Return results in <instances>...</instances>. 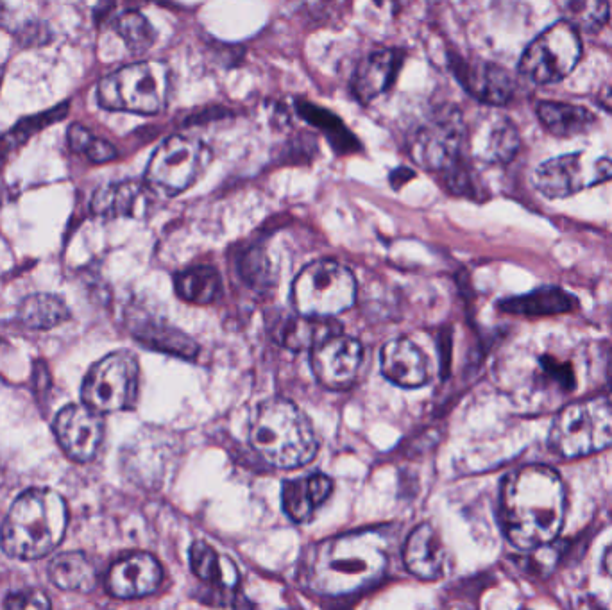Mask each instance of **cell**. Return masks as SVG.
I'll list each match as a JSON object with an SVG mask.
<instances>
[{
    "label": "cell",
    "instance_id": "6da1fadb",
    "mask_svg": "<svg viewBox=\"0 0 612 610\" xmlns=\"http://www.w3.org/2000/svg\"><path fill=\"white\" fill-rule=\"evenodd\" d=\"M564 516L566 489L550 467H523L503 482V530L519 550L552 543L561 534Z\"/></svg>",
    "mask_w": 612,
    "mask_h": 610
},
{
    "label": "cell",
    "instance_id": "7a4b0ae2",
    "mask_svg": "<svg viewBox=\"0 0 612 610\" xmlns=\"http://www.w3.org/2000/svg\"><path fill=\"white\" fill-rule=\"evenodd\" d=\"M67 525V503L58 492L29 489L11 505L0 530V546L13 559H42L60 546Z\"/></svg>",
    "mask_w": 612,
    "mask_h": 610
},
{
    "label": "cell",
    "instance_id": "3957f363",
    "mask_svg": "<svg viewBox=\"0 0 612 610\" xmlns=\"http://www.w3.org/2000/svg\"><path fill=\"white\" fill-rule=\"evenodd\" d=\"M387 562L378 532L342 535L321 544L312 562V584L324 594H348L374 582Z\"/></svg>",
    "mask_w": 612,
    "mask_h": 610
},
{
    "label": "cell",
    "instance_id": "277c9868",
    "mask_svg": "<svg viewBox=\"0 0 612 610\" xmlns=\"http://www.w3.org/2000/svg\"><path fill=\"white\" fill-rule=\"evenodd\" d=\"M249 442L265 462L281 469L305 466L319 442L308 417L289 399L260 403L249 424Z\"/></svg>",
    "mask_w": 612,
    "mask_h": 610
},
{
    "label": "cell",
    "instance_id": "5b68a950",
    "mask_svg": "<svg viewBox=\"0 0 612 610\" xmlns=\"http://www.w3.org/2000/svg\"><path fill=\"white\" fill-rule=\"evenodd\" d=\"M172 72L163 61H138L102 77L97 101L110 111L156 115L167 108Z\"/></svg>",
    "mask_w": 612,
    "mask_h": 610
},
{
    "label": "cell",
    "instance_id": "8992f818",
    "mask_svg": "<svg viewBox=\"0 0 612 610\" xmlns=\"http://www.w3.org/2000/svg\"><path fill=\"white\" fill-rule=\"evenodd\" d=\"M612 446V405L589 398L562 408L550 430V448L562 458L589 457Z\"/></svg>",
    "mask_w": 612,
    "mask_h": 610
},
{
    "label": "cell",
    "instance_id": "52a82bcc",
    "mask_svg": "<svg viewBox=\"0 0 612 610\" xmlns=\"http://www.w3.org/2000/svg\"><path fill=\"white\" fill-rule=\"evenodd\" d=\"M355 297L353 272L332 260L306 265L292 285V303L301 315L335 317L351 308Z\"/></svg>",
    "mask_w": 612,
    "mask_h": 610
},
{
    "label": "cell",
    "instance_id": "ba28073f",
    "mask_svg": "<svg viewBox=\"0 0 612 610\" xmlns=\"http://www.w3.org/2000/svg\"><path fill=\"white\" fill-rule=\"evenodd\" d=\"M210 161V147L196 136H169L149 160L145 181L154 192L174 197L192 187Z\"/></svg>",
    "mask_w": 612,
    "mask_h": 610
},
{
    "label": "cell",
    "instance_id": "9c48e42d",
    "mask_svg": "<svg viewBox=\"0 0 612 610\" xmlns=\"http://www.w3.org/2000/svg\"><path fill=\"white\" fill-rule=\"evenodd\" d=\"M580 56L578 31L562 20L528 45L519 61V72L536 85H553L570 76Z\"/></svg>",
    "mask_w": 612,
    "mask_h": 610
},
{
    "label": "cell",
    "instance_id": "30bf717a",
    "mask_svg": "<svg viewBox=\"0 0 612 610\" xmlns=\"http://www.w3.org/2000/svg\"><path fill=\"white\" fill-rule=\"evenodd\" d=\"M138 389V362L128 351L104 356L86 374L81 396L97 414L126 410L135 403Z\"/></svg>",
    "mask_w": 612,
    "mask_h": 610
},
{
    "label": "cell",
    "instance_id": "8fae6325",
    "mask_svg": "<svg viewBox=\"0 0 612 610\" xmlns=\"http://www.w3.org/2000/svg\"><path fill=\"white\" fill-rule=\"evenodd\" d=\"M609 179H612V158L575 153L539 165L534 181L541 194L550 199H562Z\"/></svg>",
    "mask_w": 612,
    "mask_h": 610
},
{
    "label": "cell",
    "instance_id": "7c38bea8",
    "mask_svg": "<svg viewBox=\"0 0 612 610\" xmlns=\"http://www.w3.org/2000/svg\"><path fill=\"white\" fill-rule=\"evenodd\" d=\"M464 144L466 126L459 111L442 108L414 133L410 154L417 165L446 172L460 163Z\"/></svg>",
    "mask_w": 612,
    "mask_h": 610
},
{
    "label": "cell",
    "instance_id": "4fadbf2b",
    "mask_svg": "<svg viewBox=\"0 0 612 610\" xmlns=\"http://www.w3.org/2000/svg\"><path fill=\"white\" fill-rule=\"evenodd\" d=\"M364 349L358 340L342 333L312 349V371L326 389L344 390L357 380Z\"/></svg>",
    "mask_w": 612,
    "mask_h": 610
},
{
    "label": "cell",
    "instance_id": "5bb4252c",
    "mask_svg": "<svg viewBox=\"0 0 612 610\" xmlns=\"http://www.w3.org/2000/svg\"><path fill=\"white\" fill-rule=\"evenodd\" d=\"M54 433L61 450L76 462H88L101 446L104 426L101 414L88 405H68L54 421Z\"/></svg>",
    "mask_w": 612,
    "mask_h": 610
},
{
    "label": "cell",
    "instance_id": "9a60e30c",
    "mask_svg": "<svg viewBox=\"0 0 612 610\" xmlns=\"http://www.w3.org/2000/svg\"><path fill=\"white\" fill-rule=\"evenodd\" d=\"M162 578V566L153 555L131 553L111 566L106 577V589L111 596L122 600L144 598L158 591Z\"/></svg>",
    "mask_w": 612,
    "mask_h": 610
},
{
    "label": "cell",
    "instance_id": "2e32d148",
    "mask_svg": "<svg viewBox=\"0 0 612 610\" xmlns=\"http://www.w3.org/2000/svg\"><path fill=\"white\" fill-rule=\"evenodd\" d=\"M451 68L460 81L478 101L485 104H507L514 94V83L509 72L485 61L451 60Z\"/></svg>",
    "mask_w": 612,
    "mask_h": 610
},
{
    "label": "cell",
    "instance_id": "e0dca14e",
    "mask_svg": "<svg viewBox=\"0 0 612 610\" xmlns=\"http://www.w3.org/2000/svg\"><path fill=\"white\" fill-rule=\"evenodd\" d=\"M519 145L518 129L500 115L482 120L469 138L471 153L485 163H509L518 154Z\"/></svg>",
    "mask_w": 612,
    "mask_h": 610
},
{
    "label": "cell",
    "instance_id": "ac0fdd59",
    "mask_svg": "<svg viewBox=\"0 0 612 610\" xmlns=\"http://www.w3.org/2000/svg\"><path fill=\"white\" fill-rule=\"evenodd\" d=\"M382 373L398 387L417 389L428 380L426 356L412 340H391L382 349Z\"/></svg>",
    "mask_w": 612,
    "mask_h": 610
},
{
    "label": "cell",
    "instance_id": "d6986e66",
    "mask_svg": "<svg viewBox=\"0 0 612 610\" xmlns=\"http://www.w3.org/2000/svg\"><path fill=\"white\" fill-rule=\"evenodd\" d=\"M333 482L326 475L315 473L306 478H296L283 483L281 501L287 516L296 523H305L314 516L317 507L330 498Z\"/></svg>",
    "mask_w": 612,
    "mask_h": 610
},
{
    "label": "cell",
    "instance_id": "ffe728a7",
    "mask_svg": "<svg viewBox=\"0 0 612 610\" xmlns=\"http://www.w3.org/2000/svg\"><path fill=\"white\" fill-rule=\"evenodd\" d=\"M401 54L392 49L369 54L366 60L358 65L357 72L353 76V94L360 102H371L378 95L389 90L392 79L400 70Z\"/></svg>",
    "mask_w": 612,
    "mask_h": 610
},
{
    "label": "cell",
    "instance_id": "44dd1931",
    "mask_svg": "<svg viewBox=\"0 0 612 610\" xmlns=\"http://www.w3.org/2000/svg\"><path fill=\"white\" fill-rule=\"evenodd\" d=\"M403 560L408 571L421 580H435L444 569V548L441 539L430 525H419L408 535Z\"/></svg>",
    "mask_w": 612,
    "mask_h": 610
},
{
    "label": "cell",
    "instance_id": "7402d4cb",
    "mask_svg": "<svg viewBox=\"0 0 612 610\" xmlns=\"http://www.w3.org/2000/svg\"><path fill=\"white\" fill-rule=\"evenodd\" d=\"M147 188L136 181L104 185L95 192L92 212L101 217H136L144 212Z\"/></svg>",
    "mask_w": 612,
    "mask_h": 610
},
{
    "label": "cell",
    "instance_id": "603a6c76",
    "mask_svg": "<svg viewBox=\"0 0 612 610\" xmlns=\"http://www.w3.org/2000/svg\"><path fill=\"white\" fill-rule=\"evenodd\" d=\"M337 333H342V328L333 317L299 314L281 328L278 340L283 348L299 353V351H312L319 344H323L324 340L332 339Z\"/></svg>",
    "mask_w": 612,
    "mask_h": 610
},
{
    "label": "cell",
    "instance_id": "cb8c5ba5",
    "mask_svg": "<svg viewBox=\"0 0 612 610\" xmlns=\"http://www.w3.org/2000/svg\"><path fill=\"white\" fill-rule=\"evenodd\" d=\"M537 115L544 128L561 138L584 135L595 126V115L591 111L568 102H541Z\"/></svg>",
    "mask_w": 612,
    "mask_h": 610
},
{
    "label": "cell",
    "instance_id": "d4e9b609",
    "mask_svg": "<svg viewBox=\"0 0 612 610\" xmlns=\"http://www.w3.org/2000/svg\"><path fill=\"white\" fill-rule=\"evenodd\" d=\"M49 577L56 587L72 593H92L97 585L95 566L81 551L58 555L49 566Z\"/></svg>",
    "mask_w": 612,
    "mask_h": 610
},
{
    "label": "cell",
    "instance_id": "484cf974",
    "mask_svg": "<svg viewBox=\"0 0 612 610\" xmlns=\"http://www.w3.org/2000/svg\"><path fill=\"white\" fill-rule=\"evenodd\" d=\"M68 110H70V104L61 102L60 106H56V108L18 120L17 124L9 129L8 133L0 135V167H4L11 158V154L17 153L18 149L22 145H26L34 135H38L43 129L65 119Z\"/></svg>",
    "mask_w": 612,
    "mask_h": 610
},
{
    "label": "cell",
    "instance_id": "4316f807",
    "mask_svg": "<svg viewBox=\"0 0 612 610\" xmlns=\"http://www.w3.org/2000/svg\"><path fill=\"white\" fill-rule=\"evenodd\" d=\"M577 306V299L557 287L534 290L527 296L514 297L503 301L505 312L519 315H555L571 312Z\"/></svg>",
    "mask_w": 612,
    "mask_h": 610
},
{
    "label": "cell",
    "instance_id": "83f0119b",
    "mask_svg": "<svg viewBox=\"0 0 612 610\" xmlns=\"http://www.w3.org/2000/svg\"><path fill=\"white\" fill-rule=\"evenodd\" d=\"M190 566L203 582L217 585L221 589L237 587V568L226 557H219V553L203 541H196L190 546Z\"/></svg>",
    "mask_w": 612,
    "mask_h": 610
},
{
    "label": "cell",
    "instance_id": "f1b7e54d",
    "mask_svg": "<svg viewBox=\"0 0 612 610\" xmlns=\"http://www.w3.org/2000/svg\"><path fill=\"white\" fill-rule=\"evenodd\" d=\"M70 317L65 301L52 294H33L18 306V319L33 330H51Z\"/></svg>",
    "mask_w": 612,
    "mask_h": 610
},
{
    "label": "cell",
    "instance_id": "f546056e",
    "mask_svg": "<svg viewBox=\"0 0 612 610\" xmlns=\"http://www.w3.org/2000/svg\"><path fill=\"white\" fill-rule=\"evenodd\" d=\"M221 280L213 267H192L176 278V292L194 305H208L219 294Z\"/></svg>",
    "mask_w": 612,
    "mask_h": 610
},
{
    "label": "cell",
    "instance_id": "4dcf8cb0",
    "mask_svg": "<svg viewBox=\"0 0 612 610\" xmlns=\"http://www.w3.org/2000/svg\"><path fill=\"white\" fill-rule=\"evenodd\" d=\"M564 22L577 31L593 33L609 20V0H559Z\"/></svg>",
    "mask_w": 612,
    "mask_h": 610
},
{
    "label": "cell",
    "instance_id": "1f68e13d",
    "mask_svg": "<svg viewBox=\"0 0 612 610\" xmlns=\"http://www.w3.org/2000/svg\"><path fill=\"white\" fill-rule=\"evenodd\" d=\"M113 31L119 34L120 40L135 56L149 51L156 40V33H154L151 22L135 9L122 11L120 15L113 18Z\"/></svg>",
    "mask_w": 612,
    "mask_h": 610
},
{
    "label": "cell",
    "instance_id": "d6a6232c",
    "mask_svg": "<svg viewBox=\"0 0 612 610\" xmlns=\"http://www.w3.org/2000/svg\"><path fill=\"white\" fill-rule=\"evenodd\" d=\"M68 147L77 154H85L88 160L92 163H108V161L117 158V149L102 140L99 136H95L90 129L74 124L68 129Z\"/></svg>",
    "mask_w": 612,
    "mask_h": 610
},
{
    "label": "cell",
    "instance_id": "836d02e7",
    "mask_svg": "<svg viewBox=\"0 0 612 610\" xmlns=\"http://www.w3.org/2000/svg\"><path fill=\"white\" fill-rule=\"evenodd\" d=\"M4 607H6V609L13 610H45L51 609V600H49V598H47V594L42 593V591H36V589H24V591L9 594L8 600L4 602Z\"/></svg>",
    "mask_w": 612,
    "mask_h": 610
},
{
    "label": "cell",
    "instance_id": "e575fe53",
    "mask_svg": "<svg viewBox=\"0 0 612 610\" xmlns=\"http://www.w3.org/2000/svg\"><path fill=\"white\" fill-rule=\"evenodd\" d=\"M299 113L303 115V119L308 120L310 124H314L317 128H323L328 133H339V135L348 136L344 126L340 124L339 119H335L332 113L315 108L314 104L305 102L303 106H299Z\"/></svg>",
    "mask_w": 612,
    "mask_h": 610
},
{
    "label": "cell",
    "instance_id": "d590c367",
    "mask_svg": "<svg viewBox=\"0 0 612 610\" xmlns=\"http://www.w3.org/2000/svg\"><path fill=\"white\" fill-rule=\"evenodd\" d=\"M17 38L22 47H34V45H45L51 42L52 34L49 27L42 22H33V24H26L22 29H18Z\"/></svg>",
    "mask_w": 612,
    "mask_h": 610
},
{
    "label": "cell",
    "instance_id": "8d00e7d4",
    "mask_svg": "<svg viewBox=\"0 0 612 610\" xmlns=\"http://www.w3.org/2000/svg\"><path fill=\"white\" fill-rule=\"evenodd\" d=\"M604 568L607 571V575L612 578V544L605 551Z\"/></svg>",
    "mask_w": 612,
    "mask_h": 610
},
{
    "label": "cell",
    "instance_id": "74e56055",
    "mask_svg": "<svg viewBox=\"0 0 612 610\" xmlns=\"http://www.w3.org/2000/svg\"><path fill=\"white\" fill-rule=\"evenodd\" d=\"M6 20H8V13H6L4 4L0 2V26H4V24H6Z\"/></svg>",
    "mask_w": 612,
    "mask_h": 610
},
{
    "label": "cell",
    "instance_id": "f35d334b",
    "mask_svg": "<svg viewBox=\"0 0 612 610\" xmlns=\"http://www.w3.org/2000/svg\"><path fill=\"white\" fill-rule=\"evenodd\" d=\"M2 77H4V70L0 68V86H2Z\"/></svg>",
    "mask_w": 612,
    "mask_h": 610
}]
</instances>
